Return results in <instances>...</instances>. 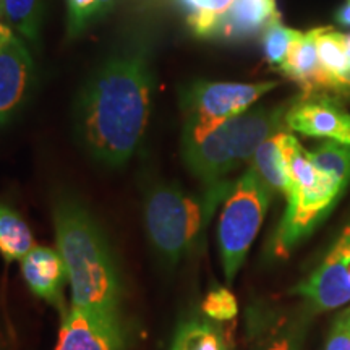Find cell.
Wrapping results in <instances>:
<instances>
[{
  "mask_svg": "<svg viewBox=\"0 0 350 350\" xmlns=\"http://www.w3.org/2000/svg\"><path fill=\"white\" fill-rule=\"evenodd\" d=\"M151 51L130 42L94 68L78 91L73 107L75 131L96 163L120 167L146 135L152 107Z\"/></svg>",
  "mask_w": 350,
  "mask_h": 350,
  "instance_id": "cell-1",
  "label": "cell"
},
{
  "mask_svg": "<svg viewBox=\"0 0 350 350\" xmlns=\"http://www.w3.org/2000/svg\"><path fill=\"white\" fill-rule=\"evenodd\" d=\"M52 219L57 250L72 288V306L99 317L119 318V271L99 222L73 195L57 196Z\"/></svg>",
  "mask_w": 350,
  "mask_h": 350,
  "instance_id": "cell-2",
  "label": "cell"
},
{
  "mask_svg": "<svg viewBox=\"0 0 350 350\" xmlns=\"http://www.w3.org/2000/svg\"><path fill=\"white\" fill-rule=\"evenodd\" d=\"M292 100L248 109L214 126L185 125L182 152L188 170L206 185L224 182L226 175L253 159L266 139L284 131Z\"/></svg>",
  "mask_w": 350,
  "mask_h": 350,
  "instance_id": "cell-3",
  "label": "cell"
},
{
  "mask_svg": "<svg viewBox=\"0 0 350 350\" xmlns=\"http://www.w3.org/2000/svg\"><path fill=\"white\" fill-rule=\"evenodd\" d=\"M229 193L224 182L206 185V191L191 195L174 183H159L144 198V227L148 239L167 265H177L190 253L214 208Z\"/></svg>",
  "mask_w": 350,
  "mask_h": 350,
  "instance_id": "cell-4",
  "label": "cell"
},
{
  "mask_svg": "<svg viewBox=\"0 0 350 350\" xmlns=\"http://www.w3.org/2000/svg\"><path fill=\"white\" fill-rule=\"evenodd\" d=\"M281 146L291 175V188L286 195L287 208L275 230L273 248L279 258H287L297 243L331 211L345 188L314 167L310 151L292 133L282 131Z\"/></svg>",
  "mask_w": 350,
  "mask_h": 350,
  "instance_id": "cell-5",
  "label": "cell"
},
{
  "mask_svg": "<svg viewBox=\"0 0 350 350\" xmlns=\"http://www.w3.org/2000/svg\"><path fill=\"white\" fill-rule=\"evenodd\" d=\"M274 191L250 167L230 188L217 226V243L226 281L232 282L261 229Z\"/></svg>",
  "mask_w": 350,
  "mask_h": 350,
  "instance_id": "cell-6",
  "label": "cell"
},
{
  "mask_svg": "<svg viewBox=\"0 0 350 350\" xmlns=\"http://www.w3.org/2000/svg\"><path fill=\"white\" fill-rule=\"evenodd\" d=\"M275 86H279V81L235 83L198 80L190 83L180 91L185 125L204 129L222 124L232 117L247 112Z\"/></svg>",
  "mask_w": 350,
  "mask_h": 350,
  "instance_id": "cell-7",
  "label": "cell"
},
{
  "mask_svg": "<svg viewBox=\"0 0 350 350\" xmlns=\"http://www.w3.org/2000/svg\"><path fill=\"white\" fill-rule=\"evenodd\" d=\"M286 126L310 138L350 144V112L332 93L301 94L292 100Z\"/></svg>",
  "mask_w": 350,
  "mask_h": 350,
  "instance_id": "cell-8",
  "label": "cell"
},
{
  "mask_svg": "<svg viewBox=\"0 0 350 350\" xmlns=\"http://www.w3.org/2000/svg\"><path fill=\"white\" fill-rule=\"evenodd\" d=\"M350 226L344 229L325 261L313 274L295 287L317 310H334L350 301Z\"/></svg>",
  "mask_w": 350,
  "mask_h": 350,
  "instance_id": "cell-9",
  "label": "cell"
},
{
  "mask_svg": "<svg viewBox=\"0 0 350 350\" xmlns=\"http://www.w3.org/2000/svg\"><path fill=\"white\" fill-rule=\"evenodd\" d=\"M36 67L23 39L13 36L0 51V126L18 116L34 86Z\"/></svg>",
  "mask_w": 350,
  "mask_h": 350,
  "instance_id": "cell-10",
  "label": "cell"
},
{
  "mask_svg": "<svg viewBox=\"0 0 350 350\" xmlns=\"http://www.w3.org/2000/svg\"><path fill=\"white\" fill-rule=\"evenodd\" d=\"M119 318L99 317L72 306L64 310L54 350H124Z\"/></svg>",
  "mask_w": 350,
  "mask_h": 350,
  "instance_id": "cell-11",
  "label": "cell"
},
{
  "mask_svg": "<svg viewBox=\"0 0 350 350\" xmlns=\"http://www.w3.org/2000/svg\"><path fill=\"white\" fill-rule=\"evenodd\" d=\"M20 262L21 275L31 294L64 312V287L68 275L59 250L34 247Z\"/></svg>",
  "mask_w": 350,
  "mask_h": 350,
  "instance_id": "cell-12",
  "label": "cell"
},
{
  "mask_svg": "<svg viewBox=\"0 0 350 350\" xmlns=\"http://www.w3.org/2000/svg\"><path fill=\"white\" fill-rule=\"evenodd\" d=\"M317 38L318 28L301 33L279 68V72L299 85L304 94L331 93V80L319 64Z\"/></svg>",
  "mask_w": 350,
  "mask_h": 350,
  "instance_id": "cell-13",
  "label": "cell"
},
{
  "mask_svg": "<svg viewBox=\"0 0 350 350\" xmlns=\"http://www.w3.org/2000/svg\"><path fill=\"white\" fill-rule=\"evenodd\" d=\"M275 18H281V15L274 0H234L219 23L216 38L247 41L262 34Z\"/></svg>",
  "mask_w": 350,
  "mask_h": 350,
  "instance_id": "cell-14",
  "label": "cell"
},
{
  "mask_svg": "<svg viewBox=\"0 0 350 350\" xmlns=\"http://www.w3.org/2000/svg\"><path fill=\"white\" fill-rule=\"evenodd\" d=\"M281 133L266 139L258 148L252 159V167L271 190L286 196L291 188V175H288L286 156L281 146Z\"/></svg>",
  "mask_w": 350,
  "mask_h": 350,
  "instance_id": "cell-15",
  "label": "cell"
},
{
  "mask_svg": "<svg viewBox=\"0 0 350 350\" xmlns=\"http://www.w3.org/2000/svg\"><path fill=\"white\" fill-rule=\"evenodd\" d=\"M33 248V232L25 219L13 208L0 203V256L3 261H21Z\"/></svg>",
  "mask_w": 350,
  "mask_h": 350,
  "instance_id": "cell-16",
  "label": "cell"
},
{
  "mask_svg": "<svg viewBox=\"0 0 350 350\" xmlns=\"http://www.w3.org/2000/svg\"><path fill=\"white\" fill-rule=\"evenodd\" d=\"M198 38H216L219 23L234 0H174Z\"/></svg>",
  "mask_w": 350,
  "mask_h": 350,
  "instance_id": "cell-17",
  "label": "cell"
},
{
  "mask_svg": "<svg viewBox=\"0 0 350 350\" xmlns=\"http://www.w3.org/2000/svg\"><path fill=\"white\" fill-rule=\"evenodd\" d=\"M318 57L323 70L331 80V93L336 83L342 78L350 68V60L345 47V34L336 31L331 26H319L318 28Z\"/></svg>",
  "mask_w": 350,
  "mask_h": 350,
  "instance_id": "cell-18",
  "label": "cell"
},
{
  "mask_svg": "<svg viewBox=\"0 0 350 350\" xmlns=\"http://www.w3.org/2000/svg\"><path fill=\"white\" fill-rule=\"evenodd\" d=\"M3 16L21 38L38 44L41 36L44 0H3Z\"/></svg>",
  "mask_w": 350,
  "mask_h": 350,
  "instance_id": "cell-19",
  "label": "cell"
},
{
  "mask_svg": "<svg viewBox=\"0 0 350 350\" xmlns=\"http://www.w3.org/2000/svg\"><path fill=\"white\" fill-rule=\"evenodd\" d=\"M170 350H229L224 334L211 323L190 319L175 332Z\"/></svg>",
  "mask_w": 350,
  "mask_h": 350,
  "instance_id": "cell-20",
  "label": "cell"
},
{
  "mask_svg": "<svg viewBox=\"0 0 350 350\" xmlns=\"http://www.w3.org/2000/svg\"><path fill=\"white\" fill-rule=\"evenodd\" d=\"M314 167L329 175L344 188L350 183V144L326 139L310 151Z\"/></svg>",
  "mask_w": 350,
  "mask_h": 350,
  "instance_id": "cell-21",
  "label": "cell"
},
{
  "mask_svg": "<svg viewBox=\"0 0 350 350\" xmlns=\"http://www.w3.org/2000/svg\"><path fill=\"white\" fill-rule=\"evenodd\" d=\"M119 0H67V31L78 38L116 8Z\"/></svg>",
  "mask_w": 350,
  "mask_h": 350,
  "instance_id": "cell-22",
  "label": "cell"
},
{
  "mask_svg": "<svg viewBox=\"0 0 350 350\" xmlns=\"http://www.w3.org/2000/svg\"><path fill=\"white\" fill-rule=\"evenodd\" d=\"M300 36L301 31L288 28V26L282 23L281 18H275L266 26V29L261 34V42L262 52H265L266 60H268L271 67L278 70L282 67L292 46H294V42Z\"/></svg>",
  "mask_w": 350,
  "mask_h": 350,
  "instance_id": "cell-23",
  "label": "cell"
},
{
  "mask_svg": "<svg viewBox=\"0 0 350 350\" xmlns=\"http://www.w3.org/2000/svg\"><path fill=\"white\" fill-rule=\"evenodd\" d=\"M201 310L213 321H230L237 317L239 304L235 295L227 287H217L203 300Z\"/></svg>",
  "mask_w": 350,
  "mask_h": 350,
  "instance_id": "cell-24",
  "label": "cell"
},
{
  "mask_svg": "<svg viewBox=\"0 0 350 350\" xmlns=\"http://www.w3.org/2000/svg\"><path fill=\"white\" fill-rule=\"evenodd\" d=\"M326 350H350V308L336 318L327 338Z\"/></svg>",
  "mask_w": 350,
  "mask_h": 350,
  "instance_id": "cell-25",
  "label": "cell"
},
{
  "mask_svg": "<svg viewBox=\"0 0 350 350\" xmlns=\"http://www.w3.org/2000/svg\"><path fill=\"white\" fill-rule=\"evenodd\" d=\"M345 47H347V55L350 60V33L345 34ZM332 94L350 98V68L347 70V73H345V75L336 83L334 90H332Z\"/></svg>",
  "mask_w": 350,
  "mask_h": 350,
  "instance_id": "cell-26",
  "label": "cell"
},
{
  "mask_svg": "<svg viewBox=\"0 0 350 350\" xmlns=\"http://www.w3.org/2000/svg\"><path fill=\"white\" fill-rule=\"evenodd\" d=\"M334 21L342 28H350V2H345L336 10Z\"/></svg>",
  "mask_w": 350,
  "mask_h": 350,
  "instance_id": "cell-27",
  "label": "cell"
},
{
  "mask_svg": "<svg viewBox=\"0 0 350 350\" xmlns=\"http://www.w3.org/2000/svg\"><path fill=\"white\" fill-rule=\"evenodd\" d=\"M13 36H15V34H13L12 26H7V25L0 23V51H2L3 47H5L7 44L10 42V39Z\"/></svg>",
  "mask_w": 350,
  "mask_h": 350,
  "instance_id": "cell-28",
  "label": "cell"
},
{
  "mask_svg": "<svg viewBox=\"0 0 350 350\" xmlns=\"http://www.w3.org/2000/svg\"><path fill=\"white\" fill-rule=\"evenodd\" d=\"M266 350H292V347H291V342H288L287 339H278V340H274V342L271 344Z\"/></svg>",
  "mask_w": 350,
  "mask_h": 350,
  "instance_id": "cell-29",
  "label": "cell"
},
{
  "mask_svg": "<svg viewBox=\"0 0 350 350\" xmlns=\"http://www.w3.org/2000/svg\"><path fill=\"white\" fill-rule=\"evenodd\" d=\"M0 15H3V0H0Z\"/></svg>",
  "mask_w": 350,
  "mask_h": 350,
  "instance_id": "cell-30",
  "label": "cell"
},
{
  "mask_svg": "<svg viewBox=\"0 0 350 350\" xmlns=\"http://www.w3.org/2000/svg\"><path fill=\"white\" fill-rule=\"evenodd\" d=\"M349 281H350V268H349Z\"/></svg>",
  "mask_w": 350,
  "mask_h": 350,
  "instance_id": "cell-31",
  "label": "cell"
},
{
  "mask_svg": "<svg viewBox=\"0 0 350 350\" xmlns=\"http://www.w3.org/2000/svg\"><path fill=\"white\" fill-rule=\"evenodd\" d=\"M347 2H350V0H347Z\"/></svg>",
  "mask_w": 350,
  "mask_h": 350,
  "instance_id": "cell-32",
  "label": "cell"
}]
</instances>
